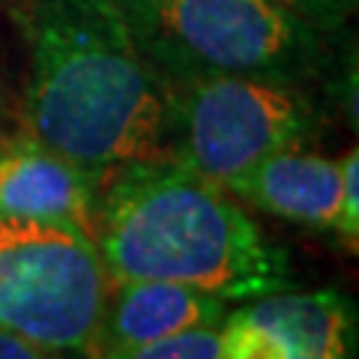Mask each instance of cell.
I'll return each instance as SVG.
<instances>
[{
    "label": "cell",
    "instance_id": "6da1fadb",
    "mask_svg": "<svg viewBox=\"0 0 359 359\" xmlns=\"http://www.w3.org/2000/svg\"><path fill=\"white\" fill-rule=\"evenodd\" d=\"M27 51L30 138L99 186L162 156L165 84L135 45L117 0H4Z\"/></svg>",
    "mask_w": 359,
    "mask_h": 359
},
{
    "label": "cell",
    "instance_id": "7a4b0ae2",
    "mask_svg": "<svg viewBox=\"0 0 359 359\" xmlns=\"http://www.w3.org/2000/svg\"><path fill=\"white\" fill-rule=\"evenodd\" d=\"M93 240L108 278H156L257 299L290 287V261L222 186L168 159L114 171L96 198Z\"/></svg>",
    "mask_w": 359,
    "mask_h": 359
},
{
    "label": "cell",
    "instance_id": "3957f363",
    "mask_svg": "<svg viewBox=\"0 0 359 359\" xmlns=\"http://www.w3.org/2000/svg\"><path fill=\"white\" fill-rule=\"evenodd\" d=\"M165 87L219 75L306 81L327 60L323 33L269 0H117Z\"/></svg>",
    "mask_w": 359,
    "mask_h": 359
},
{
    "label": "cell",
    "instance_id": "277c9868",
    "mask_svg": "<svg viewBox=\"0 0 359 359\" xmlns=\"http://www.w3.org/2000/svg\"><path fill=\"white\" fill-rule=\"evenodd\" d=\"M318 129L306 90L249 75L198 78L165 87L162 156L228 189L266 156L299 147Z\"/></svg>",
    "mask_w": 359,
    "mask_h": 359
},
{
    "label": "cell",
    "instance_id": "5b68a950",
    "mask_svg": "<svg viewBox=\"0 0 359 359\" xmlns=\"http://www.w3.org/2000/svg\"><path fill=\"white\" fill-rule=\"evenodd\" d=\"M108 290V269L90 233L0 219V330L51 353H90Z\"/></svg>",
    "mask_w": 359,
    "mask_h": 359
},
{
    "label": "cell",
    "instance_id": "8992f818",
    "mask_svg": "<svg viewBox=\"0 0 359 359\" xmlns=\"http://www.w3.org/2000/svg\"><path fill=\"white\" fill-rule=\"evenodd\" d=\"M222 359H353L356 314L339 290H278L222 320Z\"/></svg>",
    "mask_w": 359,
    "mask_h": 359
},
{
    "label": "cell",
    "instance_id": "52a82bcc",
    "mask_svg": "<svg viewBox=\"0 0 359 359\" xmlns=\"http://www.w3.org/2000/svg\"><path fill=\"white\" fill-rule=\"evenodd\" d=\"M99 183L36 138L0 144V219L63 224L93 237Z\"/></svg>",
    "mask_w": 359,
    "mask_h": 359
},
{
    "label": "cell",
    "instance_id": "ba28073f",
    "mask_svg": "<svg viewBox=\"0 0 359 359\" xmlns=\"http://www.w3.org/2000/svg\"><path fill=\"white\" fill-rule=\"evenodd\" d=\"M222 320L224 299L210 290L156 278H123L111 282L90 356L96 359L108 351L159 341L198 327H219Z\"/></svg>",
    "mask_w": 359,
    "mask_h": 359
},
{
    "label": "cell",
    "instance_id": "9c48e42d",
    "mask_svg": "<svg viewBox=\"0 0 359 359\" xmlns=\"http://www.w3.org/2000/svg\"><path fill=\"white\" fill-rule=\"evenodd\" d=\"M224 192L269 216L332 231L341 198V162L287 147L243 171Z\"/></svg>",
    "mask_w": 359,
    "mask_h": 359
},
{
    "label": "cell",
    "instance_id": "30bf717a",
    "mask_svg": "<svg viewBox=\"0 0 359 359\" xmlns=\"http://www.w3.org/2000/svg\"><path fill=\"white\" fill-rule=\"evenodd\" d=\"M96 359H222V332L219 327H198L159 341L108 351Z\"/></svg>",
    "mask_w": 359,
    "mask_h": 359
},
{
    "label": "cell",
    "instance_id": "8fae6325",
    "mask_svg": "<svg viewBox=\"0 0 359 359\" xmlns=\"http://www.w3.org/2000/svg\"><path fill=\"white\" fill-rule=\"evenodd\" d=\"M341 198H339V219H335V237L341 240L347 252L359 245V153L351 150L341 156Z\"/></svg>",
    "mask_w": 359,
    "mask_h": 359
},
{
    "label": "cell",
    "instance_id": "7c38bea8",
    "mask_svg": "<svg viewBox=\"0 0 359 359\" xmlns=\"http://www.w3.org/2000/svg\"><path fill=\"white\" fill-rule=\"evenodd\" d=\"M269 4L282 6L287 13H294L297 18L309 21L320 33L341 27L347 15L356 9V0H269Z\"/></svg>",
    "mask_w": 359,
    "mask_h": 359
},
{
    "label": "cell",
    "instance_id": "4fadbf2b",
    "mask_svg": "<svg viewBox=\"0 0 359 359\" xmlns=\"http://www.w3.org/2000/svg\"><path fill=\"white\" fill-rule=\"evenodd\" d=\"M0 359H57V356L39 344L21 339L15 332L0 330Z\"/></svg>",
    "mask_w": 359,
    "mask_h": 359
}]
</instances>
